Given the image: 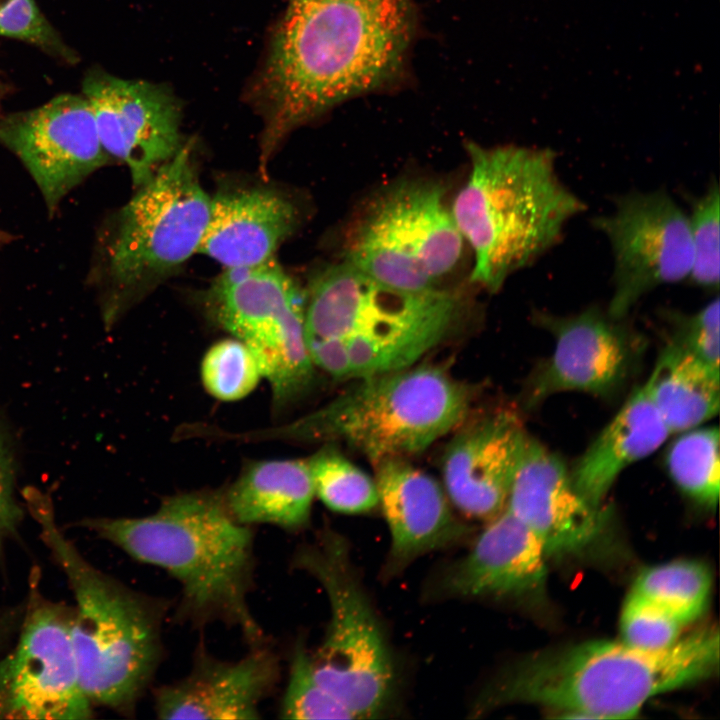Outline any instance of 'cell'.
I'll list each match as a JSON object with an SVG mask.
<instances>
[{"label":"cell","mask_w":720,"mask_h":720,"mask_svg":"<svg viewBox=\"0 0 720 720\" xmlns=\"http://www.w3.org/2000/svg\"><path fill=\"white\" fill-rule=\"evenodd\" d=\"M413 27L412 0H290L260 82L262 171L293 129L394 80Z\"/></svg>","instance_id":"6da1fadb"},{"label":"cell","mask_w":720,"mask_h":720,"mask_svg":"<svg viewBox=\"0 0 720 720\" xmlns=\"http://www.w3.org/2000/svg\"><path fill=\"white\" fill-rule=\"evenodd\" d=\"M79 525L174 577L181 587L182 620L198 627L222 622L238 628L253 646L264 642L248 604L253 533L231 515L223 493H180L144 517L88 518Z\"/></svg>","instance_id":"7a4b0ae2"},{"label":"cell","mask_w":720,"mask_h":720,"mask_svg":"<svg viewBox=\"0 0 720 720\" xmlns=\"http://www.w3.org/2000/svg\"><path fill=\"white\" fill-rule=\"evenodd\" d=\"M718 665L714 627L658 651L623 641L585 642L513 665L488 683L472 711L520 702L561 710L566 718L628 719L653 696L709 678Z\"/></svg>","instance_id":"3957f363"},{"label":"cell","mask_w":720,"mask_h":720,"mask_svg":"<svg viewBox=\"0 0 720 720\" xmlns=\"http://www.w3.org/2000/svg\"><path fill=\"white\" fill-rule=\"evenodd\" d=\"M471 169L451 213L474 253L471 281L495 293L556 246L587 209L560 179L549 148L467 147Z\"/></svg>","instance_id":"277c9868"},{"label":"cell","mask_w":720,"mask_h":720,"mask_svg":"<svg viewBox=\"0 0 720 720\" xmlns=\"http://www.w3.org/2000/svg\"><path fill=\"white\" fill-rule=\"evenodd\" d=\"M23 497L75 598L70 632L84 692L92 704L133 711L160 664L166 605L92 566L57 524L49 495L28 487Z\"/></svg>","instance_id":"5b68a950"},{"label":"cell","mask_w":720,"mask_h":720,"mask_svg":"<svg viewBox=\"0 0 720 720\" xmlns=\"http://www.w3.org/2000/svg\"><path fill=\"white\" fill-rule=\"evenodd\" d=\"M101 226L89 272L105 328L198 252L210 212L184 144Z\"/></svg>","instance_id":"8992f818"},{"label":"cell","mask_w":720,"mask_h":720,"mask_svg":"<svg viewBox=\"0 0 720 720\" xmlns=\"http://www.w3.org/2000/svg\"><path fill=\"white\" fill-rule=\"evenodd\" d=\"M317 410L282 425L232 435L242 440L342 442L375 465L419 453L463 423L474 389L440 366L358 378Z\"/></svg>","instance_id":"52a82bcc"},{"label":"cell","mask_w":720,"mask_h":720,"mask_svg":"<svg viewBox=\"0 0 720 720\" xmlns=\"http://www.w3.org/2000/svg\"><path fill=\"white\" fill-rule=\"evenodd\" d=\"M461 302L439 288L403 290L343 262L305 291V339L346 340L352 378L411 367L456 327Z\"/></svg>","instance_id":"ba28073f"},{"label":"cell","mask_w":720,"mask_h":720,"mask_svg":"<svg viewBox=\"0 0 720 720\" xmlns=\"http://www.w3.org/2000/svg\"><path fill=\"white\" fill-rule=\"evenodd\" d=\"M292 562L316 578L329 599L325 637L310 655L316 678L355 719L377 717L392 698L394 663L343 537L327 530L299 547Z\"/></svg>","instance_id":"9c48e42d"},{"label":"cell","mask_w":720,"mask_h":720,"mask_svg":"<svg viewBox=\"0 0 720 720\" xmlns=\"http://www.w3.org/2000/svg\"><path fill=\"white\" fill-rule=\"evenodd\" d=\"M462 243L442 187L405 181L376 195L353 221L344 261L388 286L421 291L454 268Z\"/></svg>","instance_id":"30bf717a"},{"label":"cell","mask_w":720,"mask_h":720,"mask_svg":"<svg viewBox=\"0 0 720 720\" xmlns=\"http://www.w3.org/2000/svg\"><path fill=\"white\" fill-rule=\"evenodd\" d=\"M208 316L254 355L281 410L312 385L305 339V291L272 258L224 268L204 295Z\"/></svg>","instance_id":"8fae6325"},{"label":"cell","mask_w":720,"mask_h":720,"mask_svg":"<svg viewBox=\"0 0 720 720\" xmlns=\"http://www.w3.org/2000/svg\"><path fill=\"white\" fill-rule=\"evenodd\" d=\"M591 224L612 251L611 316L625 318L651 290L688 280L693 263L688 215L666 190L619 195L614 209Z\"/></svg>","instance_id":"7c38bea8"},{"label":"cell","mask_w":720,"mask_h":720,"mask_svg":"<svg viewBox=\"0 0 720 720\" xmlns=\"http://www.w3.org/2000/svg\"><path fill=\"white\" fill-rule=\"evenodd\" d=\"M70 623L71 615L55 604L29 609L15 648L0 662V719L91 718Z\"/></svg>","instance_id":"4fadbf2b"},{"label":"cell","mask_w":720,"mask_h":720,"mask_svg":"<svg viewBox=\"0 0 720 720\" xmlns=\"http://www.w3.org/2000/svg\"><path fill=\"white\" fill-rule=\"evenodd\" d=\"M0 142L29 172L51 215L74 188L112 162L83 95H59L4 116Z\"/></svg>","instance_id":"5bb4252c"},{"label":"cell","mask_w":720,"mask_h":720,"mask_svg":"<svg viewBox=\"0 0 720 720\" xmlns=\"http://www.w3.org/2000/svg\"><path fill=\"white\" fill-rule=\"evenodd\" d=\"M82 87L105 152L127 166L134 187L183 147L180 109L166 88L100 70L89 71Z\"/></svg>","instance_id":"9a60e30c"},{"label":"cell","mask_w":720,"mask_h":720,"mask_svg":"<svg viewBox=\"0 0 720 720\" xmlns=\"http://www.w3.org/2000/svg\"><path fill=\"white\" fill-rule=\"evenodd\" d=\"M536 320L555 346L532 381V402L568 391L608 394L629 375L637 342L624 318L589 307L568 316L537 312Z\"/></svg>","instance_id":"2e32d148"},{"label":"cell","mask_w":720,"mask_h":720,"mask_svg":"<svg viewBox=\"0 0 720 720\" xmlns=\"http://www.w3.org/2000/svg\"><path fill=\"white\" fill-rule=\"evenodd\" d=\"M506 509L536 534L547 557L582 552L606 521L602 506L582 496L562 460L528 436Z\"/></svg>","instance_id":"e0dca14e"},{"label":"cell","mask_w":720,"mask_h":720,"mask_svg":"<svg viewBox=\"0 0 720 720\" xmlns=\"http://www.w3.org/2000/svg\"><path fill=\"white\" fill-rule=\"evenodd\" d=\"M527 436L517 415L497 410L452 438L442 473L448 497L462 513L491 520L506 508Z\"/></svg>","instance_id":"ac0fdd59"},{"label":"cell","mask_w":720,"mask_h":720,"mask_svg":"<svg viewBox=\"0 0 720 720\" xmlns=\"http://www.w3.org/2000/svg\"><path fill=\"white\" fill-rule=\"evenodd\" d=\"M278 677V658L264 642L232 662L199 646L190 673L155 690V711L161 719H259Z\"/></svg>","instance_id":"d6986e66"},{"label":"cell","mask_w":720,"mask_h":720,"mask_svg":"<svg viewBox=\"0 0 720 720\" xmlns=\"http://www.w3.org/2000/svg\"><path fill=\"white\" fill-rule=\"evenodd\" d=\"M544 547L536 534L506 508L445 574L442 588L461 597H524L543 590Z\"/></svg>","instance_id":"ffe728a7"},{"label":"cell","mask_w":720,"mask_h":720,"mask_svg":"<svg viewBox=\"0 0 720 720\" xmlns=\"http://www.w3.org/2000/svg\"><path fill=\"white\" fill-rule=\"evenodd\" d=\"M298 211L285 194L269 187H239L210 198L207 226L197 253L224 268L247 267L274 258L294 232Z\"/></svg>","instance_id":"44dd1931"},{"label":"cell","mask_w":720,"mask_h":720,"mask_svg":"<svg viewBox=\"0 0 720 720\" xmlns=\"http://www.w3.org/2000/svg\"><path fill=\"white\" fill-rule=\"evenodd\" d=\"M379 504L398 564L443 548L461 538L466 527L454 516L439 483L403 458L376 464Z\"/></svg>","instance_id":"7402d4cb"},{"label":"cell","mask_w":720,"mask_h":720,"mask_svg":"<svg viewBox=\"0 0 720 720\" xmlns=\"http://www.w3.org/2000/svg\"><path fill=\"white\" fill-rule=\"evenodd\" d=\"M669 435L644 387L638 388L577 462L570 473L575 487L601 507L622 471L654 453Z\"/></svg>","instance_id":"603a6c76"},{"label":"cell","mask_w":720,"mask_h":720,"mask_svg":"<svg viewBox=\"0 0 720 720\" xmlns=\"http://www.w3.org/2000/svg\"><path fill=\"white\" fill-rule=\"evenodd\" d=\"M314 495L307 459L254 462L223 493L238 522L272 524L288 531L307 525Z\"/></svg>","instance_id":"cb8c5ba5"},{"label":"cell","mask_w":720,"mask_h":720,"mask_svg":"<svg viewBox=\"0 0 720 720\" xmlns=\"http://www.w3.org/2000/svg\"><path fill=\"white\" fill-rule=\"evenodd\" d=\"M643 387L670 434L696 428L719 411V369L674 340L658 356Z\"/></svg>","instance_id":"d4e9b609"},{"label":"cell","mask_w":720,"mask_h":720,"mask_svg":"<svg viewBox=\"0 0 720 720\" xmlns=\"http://www.w3.org/2000/svg\"><path fill=\"white\" fill-rule=\"evenodd\" d=\"M711 584V574L702 563L678 560L642 571L631 592L657 604L687 625L704 612Z\"/></svg>","instance_id":"484cf974"},{"label":"cell","mask_w":720,"mask_h":720,"mask_svg":"<svg viewBox=\"0 0 720 720\" xmlns=\"http://www.w3.org/2000/svg\"><path fill=\"white\" fill-rule=\"evenodd\" d=\"M666 466L678 488L707 508L718 503L720 489L719 430L693 428L670 446Z\"/></svg>","instance_id":"4316f807"},{"label":"cell","mask_w":720,"mask_h":720,"mask_svg":"<svg viewBox=\"0 0 720 720\" xmlns=\"http://www.w3.org/2000/svg\"><path fill=\"white\" fill-rule=\"evenodd\" d=\"M307 463L314 493L329 509L355 514L379 504L375 480L328 444Z\"/></svg>","instance_id":"83f0119b"},{"label":"cell","mask_w":720,"mask_h":720,"mask_svg":"<svg viewBox=\"0 0 720 720\" xmlns=\"http://www.w3.org/2000/svg\"><path fill=\"white\" fill-rule=\"evenodd\" d=\"M262 377L259 365L248 347L236 338L213 344L201 362L202 383L218 400L244 398Z\"/></svg>","instance_id":"f1b7e54d"},{"label":"cell","mask_w":720,"mask_h":720,"mask_svg":"<svg viewBox=\"0 0 720 720\" xmlns=\"http://www.w3.org/2000/svg\"><path fill=\"white\" fill-rule=\"evenodd\" d=\"M688 215L693 248L690 280L698 287L718 290L720 280V192L712 179L705 192L691 200Z\"/></svg>","instance_id":"f546056e"},{"label":"cell","mask_w":720,"mask_h":720,"mask_svg":"<svg viewBox=\"0 0 720 720\" xmlns=\"http://www.w3.org/2000/svg\"><path fill=\"white\" fill-rule=\"evenodd\" d=\"M279 712V717L288 719H355L351 711L318 681L303 641L294 647Z\"/></svg>","instance_id":"4dcf8cb0"},{"label":"cell","mask_w":720,"mask_h":720,"mask_svg":"<svg viewBox=\"0 0 720 720\" xmlns=\"http://www.w3.org/2000/svg\"><path fill=\"white\" fill-rule=\"evenodd\" d=\"M686 625L657 604L630 593L620 617L622 641L645 651H658L674 644Z\"/></svg>","instance_id":"1f68e13d"},{"label":"cell","mask_w":720,"mask_h":720,"mask_svg":"<svg viewBox=\"0 0 720 720\" xmlns=\"http://www.w3.org/2000/svg\"><path fill=\"white\" fill-rule=\"evenodd\" d=\"M0 36L29 42L70 63L77 59L35 0H0Z\"/></svg>","instance_id":"d6a6232c"},{"label":"cell","mask_w":720,"mask_h":720,"mask_svg":"<svg viewBox=\"0 0 720 720\" xmlns=\"http://www.w3.org/2000/svg\"><path fill=\"white\" fill-rule=\"evenodd\" d=\"M719 298L689 315L669 313L675 328L672 340L706 364L719 369Z\"/></svg>","instance_id":"836d02e7"},{"label":"cell","mask_w":720,"mask_h":720,"mask_svg":"<svg viewBox=\"0 0 720 720\" xmlns=\"http://www.w3.org/2000/svg\"><path fill=\"white\" fill-rule=\"evenodd\" d=\"M17 472L16 443L0 414V553L6 541L16 535L24 516L16 497Z\"/></svg>","instance_id":"e575fe53"},{"label":"cell","mask_w":720,"mask_h":720,"mask_svg":"<svg viewBox=\"0 0 720 720\" xmlns=\"http://www.w3.org/2000/svg\"><path fill=\"white\" fill-rule=\"evenodd\" d=\"M309 357L319 367L338 380L352 378V368L346 340L337 337L307 339Z\"/></svg>","instance_id":"d590c367"},{"label":"cell","mask_w":720,"mask_h":720,"mask_svg":"<svg viewBox=\"0 0 720 720\" xmlns=\"http://www.w3.org/2000/svg\"><path fill=\"white\" fill-rule=\"evenodd\" d=\"M13 240V236L7 232L0 230V248L7 245Z\"/></svg>","instance_id":"8d00e7d4"}]
</instances>
